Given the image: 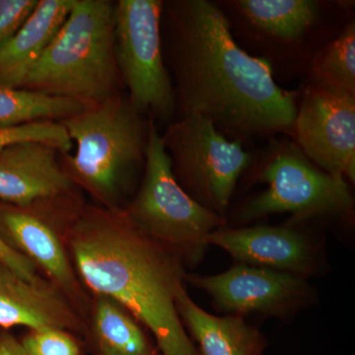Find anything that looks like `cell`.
<instances>
[{"label": "cell", "mask_w": 355, "mask_h": 355, "mask_svg": "<svg viewBox=\"0 0 355 355\" xmlns=\"http://www.w3.org/2000/svg\"><path fill=\"white\" fill-rule=\"evenodd\" d=\"M161 24L176 118L202 116L242 144L254 137H291L298 91L280 87L270 65L236 42L216 2L164 1Z\"/></svg>", "instance_id": "obj_1"}, {"label": "cell", "mask_w": 355, "mask_h": 355, "mask_svg": "<svg viewBox=\"0 0 355 355\" xmlns=\"http://www.w3.org/2000/svg\"><path fill=\"white\" fill-rule=\"evenodd\" d=\"M65 232L76 270L96 296L113 299L144 324L163 355H200L178 313L187 275L176 254L123 209L76 207Z\"/></svg>", "instance_id": "obj_2"}, {"label": "cell", "mask_w": 355, "mask_h": 355, "mask_svg": "<svg viewBox=\"0 0 355 355\" xmlns=\"http://www.w3.org/2000/svg\"><path fill=\"white\" fill-rule=\"evenodd\" d=\"M236 42L270 65L275 80L307 76L320 50L352 20L345 1L220 0L216 1Z\"/></svg>", "instance_id": "obj_3"}, {"label": "cell", "mask_w": 355, "mask_h": 355, "mask_svg": "<svg viewBox=\"0 0 355 355\" xmlns=\"http://www.w3.org/2000/svg\"><path fill=\"white\" fill-rule=\"evenodd\" d=\"M150 120L120 93L60 121L76 146L74 154L60 153L72 183L85 189L101 207L121 209L123 191L144 167Z\"/></svg>", "instance_id": "obj_4"}, {"label": "cell", "mask_w": 355, "mask_h": 355, "mask_svg": "<svg viewBox=\"0 0 355 355\" xmlns=\"http://www.w3.org/2000/svg\"><path fill=\"white\" fill-rule=\"evenodd\" d=\"M116 2L74 0L64 25L22 89L90 105L120 94L114 53Z\"/></svg>", "instance_id": "obj_5"}, {"label": "cell", "mask_w": 355, "mask_h": 355, "mask_svg": "<svg viewBox=\"0 0 355 355\" xmlns=\"http://www.w3.org/2000/svg\"><path fill=\"white\" fill-rule=\"evenodd\" d=\"M144 170L139 190L123 211L140 230L182 261L197 263L209 246L207 236L224 227L225 221L196 202L178 183L153 119Z\"/></svg>", "instance_id": "obj_6"}, {"label": "cell", "mask_w": 355, "mask_h": 355, "mask_svg": "<svg viewBox=\"0 0 355 355\" xmlns=\"http://www.w3.org/2000/svg\"><path fill=\"white\" fill-rule=\"evenodd\" d=\"M247 170L268 188L244 203L241 222L275 214H291L294 220L338 216L354 205L347 182L320 169L292 139L273 137Z\"/></svg>", "instance_id": "obj_7"}, {"label": "cell", "mask_w": 355, "mask_h": 355, "mask_svg": "<svg viewBox=\"0 0 355 355\" xmlns=\"http://www.w3.org/2000/svg\"><path fill=\"white\" fill-rule=\"evenodd\" d=\"M161 135L180 186L224 218L240 177L253 161L252 153L202 116L176 118Z\"/></svg>", "instance_id": "obj_8"}, {"label": "cell", "mask_w": 355, "mask_h": 355, "mask_svg": "<svg viewBox=\"0 0 355 355\" xmlns=\"http://www.w3.org/2000/svg\"><path fill=\"white\" fill-rule=\"evenodd\" d=\"M163 0L116 1L114 53L133 107L167 125L176 119V101L163 53Z\"/></svg>", "instance_id": "obj_9"}, {"label": "cell", "mask_w": 355, "mask_h": 355, "mask_svg": "<svg viewBox=\"0 0 355 355\" xmlns=\"http://www.w3.org/2000/svg\"><path fill=\"white\" fill-rule=\"evenodd\" d=\"M291 139L320 169L354 184L355 93L305 80Z\"/></svg>", "instance_id": "obj_10"}, {"label": "cell", "mask_w": 355, "mask_h": 355, "mask_svg": "<svg viewBox=\"0 0 355 355\" xmlns=\"http://www.w3.org/2000/svg\"><path fill=\"white\" fill-rule=\"evenodd\" d=\"M186 280L207 292L217 308L237 316L249 313L282 316L312 296L303 277L244 263L209 277L187 275Z\"/></svg>", "instance_id": "obj_11"}, {"label": "cell", "mask_w": 355, "mask_h": 355, "mask_svg": "<svg viewBox=\"0 0 355 355\" xmlns=\"http://www.w3.org/2000/svg\"><path fill=\"white\" fill-rule=\"evenodd\" d=\"M55 147L18 142L0 150V200L12 207L32 205L71 196V180Z\"/></svg>", "instance_id": "obj_12"}, {"label": "cell", "mask_w": 355, "mask_h": 355, "mask_svg": "<svg viewBox=\"0 0 355 355\" xmlns=\"http://www.w3.org/2000/svg\"><path fill=\"white\" fill-rule=\"evenodd\" d=\"M207 243L221 248L244 265L300 277L316 270V256L309 239L287 226L222 227L210 233Z\"/></svg>", "instance_id": "obj_13"}, {"label": "cell", "mask_w": 355, "mask_h": 355, "mask_svg": "<svg viewBox=\"0 0 355 355\" xmlns=\"http://www.w3.org/2000/svg\"><path fill=\"white\" fill-rule=\"evenodd\" d=\"M80 323L71 301L55 284L40 277L23 279L0 263V327L67 331Z\"/></svg>", "instance_id": "obj_14"}, {"label": "cell", "mask_w": 355, "mask_h": 355, "mask_svg": "<svg viewBox=\"0 0 355 355\" xmlns=\"http://www.w3.org/2000/svg\"><path fill=\"white\" fill-rule=\"evenodd\" d=\"M0 224L13 247L35 266H41L70 301L83 300L76 270L60 237L32 207L7 205L0 209Z\"/></svg>", "instance_id": "obj_15"}, {"label": "cell", "mask_w": 355, "mask_h": 355, "mask_svg": "<svg viewBox=\"0 0 355 355\" xmlns=\"http://www.w3.org/2000/svg\"><path fill=\"white\" fill-rule=\"evenodd\" d=\"M74 0H38L17 32L0 46V84L22 89L64 25Z\"/></svg>", "instance_id": "obj_16"}, {"label": "cell", "mask_w": 355, "mask_h": 355, "mask_svg": "<svg viewBox=\"0 0 355 355\" xmlns=\"http://www.w3.org/2000/svg\"><path fill=\"white\" fill-rule=\"evenodd\" d=\"M177 309L182 323L200 345L202 355H261L265 338L241 316H214L193 302L186 288L180 291Z\"/></svg>", "instance_id": "obj_17"}, {"label": "cell", "mask_w": 355, "mask_h": 355, "mask_svg": "<svg viewBox=\"0 0 355 355\" xmlns=\"http://www.w3.org/2000/svg\"><path fill=\"white\" fill-rule=\"evenodd\" d=\"M93 324L101 355H155L135 318L113 299L97 296Z\"/></svg>", "instance_id": "obj_18"}, {"label": "cell", "mask_w": 355, "mask_h": 355, "mask_svg": "<svg viewBox=\"0 0 355 355\" xmlns=\"http://www.w3.org/2000/svg\"><path fill=\"white\" fill-rule=\"evenodd\" d=\"M85 107L87 105L74 100L0 84V128L17 127L35 121H60Z\"/></svg>", "instance_id": "obj_19"}, {"label": "cell", "mask_w": 355, "mask_h": 355, "mask_svg": "<svg viewBox=\"0 0 355 355\" xmlns=\"http://www.w3.org/2000/svg\"><path fill=\"white\" fill-rule=\"evenodd\" d=\"M305 80L327 84L355 93V21L320 50Z\"/></svg>", "instance_id": "obj_20"}, {"label": "cell", "mask_w": 355, "mask_h": 355, "mask_svg": "<svg viewBox=\"0 0 355 355\" xmlns=\"http://www.w3.org/2000/svg\"><path fill=\"white\" fill-rule=\"evenodd\" d=\"M36 141L57 148L60 153H70L72 144L60 121H42L17 127L0 128V150L18 142Z\"/></svg>", "instance_id": "obj_21"}, {"label": "cell", "mask_w": 355, "mask_h": 355, "mask_svg": "<svg viewBox=\"0 0 355 355\" xmlns=\"http://www.w3.org/2000/svg\"><path fill=\"white\" fill-rule=\"evenodd\" d=\"M29 355H79L78 345L67 331L58 329L32 331L22 340Z\"/></svg>", "instance_id": "obj_22"}, {"label": "cell", "mask_w": 355, "mask_h": 355, "mask_svg": "<svg viewBox=\"0 0 355 355\" xmlns=\"http://www.w3.org/2000/svg\"><path fill=\"white\" fill-rule=\"evenodd\" d=\"M38 0H0V46L17 32Z\"/></svg>", "instance_id": "obj_23"}, {"label": "cell", "mask_w": 355, "mask_h": 355, "mask_svg": "<svg viewBox=\"0 0 355 355\" xmlns=\"http://www.w3.org/2000/svg\"><path fill=\"white\" fill-rule=\"evenodd\" d=\"M0 263L12 270L23 279L34 280L38 277L35 263L27 257L11 246L6 239L0 235Z\"/></svg>", "instance_id": "obj_24"}, {"label": "cell", "mask_w": 355, "mask_h": 355, "mask_svg": "<svg viewBox=\"0 0 355 355\" xmlns=\"http://www.w3.org/2000/svg\"><path fill=\"white\" fill-rule=\"evenodd\" d=\"M0 355H29L22 343L9 334H0Z\"/></svg>", "instance_id": "obj_25"}]
</instances>
